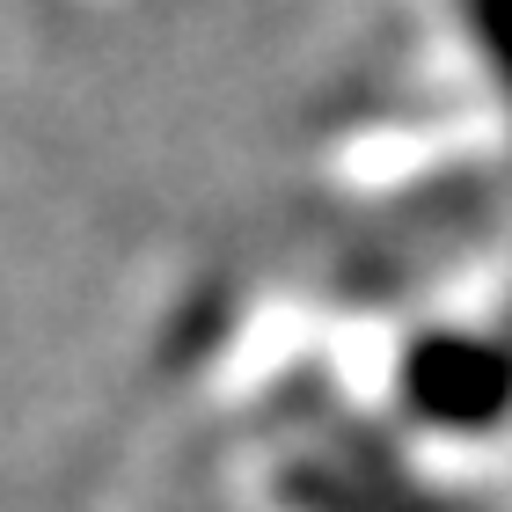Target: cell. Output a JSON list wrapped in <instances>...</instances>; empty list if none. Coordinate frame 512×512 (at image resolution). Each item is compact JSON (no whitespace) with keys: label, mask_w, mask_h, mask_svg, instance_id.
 I'll use <instances>...</instances> for the list:
<instances>
[{"label":"cell","mask_w":512,"mask_h":512,"mask_svg":"<svg viewBox=\"0 0 512 512\" xmlns=\"http://www.w3.org/2000/svg\"><path fill=\"white\" fill-rule=\"evenodd\" d=\"M505 388H512L505 359L483 352V344H432V352H417V366H410L417 410L447 417V425H476V417H491L505 403Z\"/></svg>","instance_id":"6da1fadb"},{"label":"cell","mask_w":512,"mask_h":512,"mask_svg":"<svg viewBox=\"0 0 512 512\" xmlns=\"http://www.w3.org/2000/svg\"><path fill=\"white\" fill-rule=\"evenodd\" d=\"M476 22L491 30V52L505 59V74H512V0H476Z\"/></svg>","instance_id":"7a4b0ae2"}]
</instances>
